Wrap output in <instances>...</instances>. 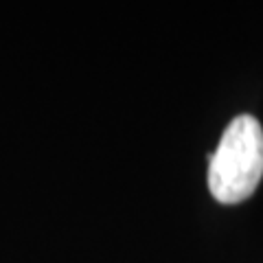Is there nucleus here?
<instances>
[{"label": "nucleus", "mask_w": 263, "mask_h": 263, "mask_svg": "<svg viewBox=\"0 0 263 263\" xmlns=\"http://www.w3.org/2000/svg\"><path fill=\"white\" fill-rule=\"evenodd\" d=\"M263 178V127L250 114L226 125L209 160V191L219 204H239Z\"/></svg>", "instance_id": "obj_1"}]
</instances>
